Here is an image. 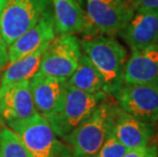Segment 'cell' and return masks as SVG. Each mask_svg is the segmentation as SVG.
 Returning a JSON list of instances; mask_svg holds the SVG:
<instances>
[{"label":"cell","mask_w":158,"mask_h":157,"mask_svg":"<svg viewBox=\"0 0 158 157\" xmlns=\"http://www.w3.org/2000/svg\"><path fill=\"white\" fill-rule=\"evenodd\" d=\"M157 157H158V156H157Z\"/></svg>","instance_id":"cell-24"},{"label":"cell","mask_w":158,"mask_h":157,"mask_svg":"<svg viewBox=\"0 0 158 157\" xmlns=\"http://www.w3.org/2000/svg\"><path fill=\"white\" fill-rule=\"evenodd\" d=\"M158 81V42L132 50L123 71V84H145Z\"/></svg>","instance_id":"cell-14"},{"label":"cell","mask_w":158,"mask_h":157,"mask_svg":"<svg viewBox=\"0 0 158 157\" xmlns=\"http://www.w3.org/2000/svg\"><path fill=\"white\" fill-rule=\"evenodd\" d=\"M48 44L49 43H46L34 52L29 53L18 60L9 63L3 72L0 84L7 85L23 81H30L38 72L40 63Z\"/></svg>","instance_id":"cell-16"},{"label":"cell","mask_w":158,"mask_h":157,"mask_svg":"<svg viewBox=\"0 0 158 157\" xmlns=\"http://www.w3.org/2000/svg\"><path fill=\"white\" fill-rule=\"evenodd\" d=\"M154 132L153 123L135 118L119 106L111 133L129 150L148 146L154 136Z\"/></svg>","instance_id":"cell-13"},{"label":"cell","mask_w":158,"mask_h":157,"mask_svg":"<svg viewBox=\"0 0 158 157\" xmlns=\"http://www.w3.org/2000/svg\"><path fill=\"white\" fill-rule=\"evenodd\" d=\"M0 157H32L19 137L9 128L0 131Z\"/></svg>","instance_id":"cell-18"},{"label":"cell","mask_w":158,"mask_h":157,"mask_svg":"<svg viewBox=\"0 0 158 157\" xmlns=\"http://www.w3.org/2000/svg\"><path fill=\"white\" fill-rule=\"evenodd\" d=\"M158 156V146L148 145L146 147L138 149L129 150L123 157H157Z\"/></svg>","instance_id":"cell-20"},{"label":"cell","mask_w":158,"mask_h":157,"mask_svg":"<svg viewBox=\"0 0 158 157\" xmlns=\"http://www.w3.org/2000/svg\"><path fill=\"white\" fill-rule=\"evenodd\" d=\"M126 112L144 122H158V81L145 84H123L113 96Z\"/></svg>","instance_id":"cell-8"},{"label":"cell","mask_w":158,"mask_h":157,"mask_svg":"<svg viewBox=\"0 0 158 157\" xmlns=\"http://www.w3.org/2000/svg\"><path fill=\"white\" fill-rule=\"evenodd\" d=\"M131 50H138L158 42V8L135 10L132 19L118 33Z\"/></svg>","instance_id":"cell-11"},{"label":"cell","mask_w":158,"mask_h":157,"mask_svg":"<svg viewBox=\"0 0 158 157\" xmlns=\"http://www.w3.org/2000/svg\"><path fill=\"white\" fill-rule=\"evenodd\" d=\"M55 38L54 19H53L52 8L43 13L36 24L19 37L15 41L8 45V60L13 62L23 56L49 43Z\"/></svg>","instance_id":"cell-12"},{"label":"cell","mask_w":158,"mask_h":157,"mask_svg":"<svg viewBox=\"0 0 158 157\" xmlns=\"http://www.w3.org/2000/svg\"><path fill=\"white\" fill-rule=\"evenodd\" d=\"M83 51L76 35H59L49 42L38 72L68 80L76 71Z\"/></svg>","instance_id":"cell-7"},{"label":"cell","mask_w":158,"mask_h":157,"mask_svg":"<svg viewBox=\"0 0 158 157\" xmlns=\"http://www.w3.org/2000/svg\"><path fill=\"white\" fill-rule=\"evenodd\" d=\"M7 126L19 137L32 157H73L72 148L57 139L47 118L39 112Z\"/></svg>","instance_id":"cell-3"},{"label":"cell","mask_w":158,"mask_h":157,"mask_svg":"<svg viewBox=\"0 0 158 157\" xmlns=\"http://www.w3.org/2000/svg\"><path fill=\"white\" fill-rule=\"evenodd\" d=\"M78 1L80 2V4H81V5H82L83 3H84V0H78Z\"/></svg>","instance_id":"cell-23"},{"label":"cell","mask_w":158,"mask_h":157,"mask_svg":"<svg viewBox=\"0 0 158 157\" xmlns=\"http://www.w3.org/2000/svg\"><path fill=\"white\" fill-rule=\"evenodd\" d=\"M36 112L30 81L0 85V118L5 123L30 118Z\"/></svg>","instance_id":"cell-10"},{"label":"cell","mask_w":158,"mask_h":157,"mask_svg":"<svg viewBox=\"0 0 158 157\" xmlns=\"http://www.w3.org/2000/svg\"><path fill=\"white\" fill-rule=\"evenodd\" d=\"M107 96L108 95L102 91L88 93L68 84L61 109L47 121L55 135L58 138L64 139L92 114Z\"/></svg>","instance_id":"cell-4"},{"label":"cell","mask_w":158,"mask_h":157,"mask_svg":"<svg viewBox=\"0 0 158 157\" xmlns=\"http://www.w3.org/2000/svg\"><path fill=\"white\" fill-rule=\"evenodd\" d=\"M68 84L73 88L88 93L103 92L104 89L102 76L84 53L76 71L68 79Z\"/></svg>","instance_id":"cell-17"},{"label":"cell","mask_w":158,"mask_h":157,"mask_svg":"<svg viewBox=\"0 0 158 157\" xmlns=\"http://www.w3.org/2000/svg\"><path fill=\"white\" fill-rule=\"evenodd\" d=\"M130 3L135 10L158 8V0H131Z\"/></svg>","instance_id":"cell-21"},{"label":"cell","mask_w":158,"mask_h":157,"mask_svg":"<svg viewBox=\"0 0 158 157\" xmlns=\"http://www.w3.org/2000/svg\"><path fill=\"white\" fill-rule=\"evenodd\" d=\"M127 151L129 149L110 133L95 157H123Z\"/></svg>","instance_id":"cell-19"},{"label":"cell","mask_w":158,"mask_h":157,"mask_svg":"<svg viewBox=\"0 0 158 157\" xmlns=\"http://www.w3.org/2000/svg\"><path fill=\"white\" fill-rule=\"evenodd\" d=\"M50 7L51 0H0V32L6 44L34 26Z\"/></svg>","instance_id":"cell-6"},{"label":"cell","mask_w":158,"mask_h":157,"mask_svg":"<svg viewBox=\"0 0 158 157\" xmlns=\"http://www.w3.org/2000/svg\"><path fill=\"white\" fill-rule=\"evenodd\" d=\"M55 34H85L88 30L85 11L78 0H51Z\"/></svg>","instance_id":"cell-15"},{"label":"cell","mask_w":158,"mask_h":157,"mask_svg":"<svg viewBox=\"0 0 158 157\" xmlns=\"http://www.w3.org/2000/svg\"><path fill=\"white\" fill-rule=\"evenodd\" d=\"M84 2L89 24L86 38L97 34L109 37L118 35L135 12L127 0H84Z\"/></svg>","instance_id":"cell-5"},{"label":"cell","mask_w":158,"mask_h":157,"mask_svg":"<svg viewBox=\"0 0 158 157\" xmlns=\"http://www.w3.org/2000/svg\"><path fill=\"white\" fill-rule=\"evenodd\" d=\"M83 53L98 69L104 80L103 92L114 96L123 85L127 50L109 36H94L80 40Z\"/></svg>","instance_id":"cell-1"},{"label":"cell","mask_w":158,"mask_h":157,"mask_svg":"<svg viewBox=\"0 0 158 157\" xmlns=\"http://www.w3.org/2000/svg\"><path fill=\"white\" fill-rule=\"evenodd\" d=\"M68 80L37 72L30 80L33 101L36 110L48 119L61 109Z\"/></svg>","instance_id":"cell-9"},{"label":"cell","mask_w":158,"mask_h":157,"mask_svg":"<svg viewBox=\"0 0 158 157\" xmlns=\"http://www.w3.org/2000/svg\"><path fill=\"white\" fill-rule=\"evenodd\" d=\"M3 39L1 32H0V71L3 69L9 63L8 60V47Z\"/></svg>","instance_id":"cell-22"},{"label":"cell","mask_w":158,"mask_h":157,"mask_svg":"<svg viewBox=\"0 0 158 157\" xmlns=\"http://www.w3.org/2000/svg\"><path fill=\"white\" fill-rule=\"evenodd\" d=\"M107 96L88 118L65 137L73 157H95L111 133L119 105Z\"/></svg>","instance_id":"cell-2"}]
</instances>
